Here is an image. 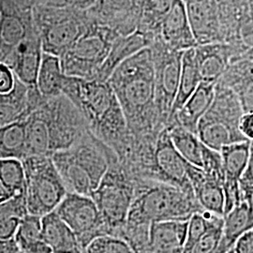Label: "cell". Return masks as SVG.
Instances as JSON below:
<instances>
[{
    "instance_id": "obj_1",
    "label": "cell",
    "mask_w": 253,
    "mask_h": 253,
    "mask_svg": "<svg viewBox=\"0 0 253 253\" xmlns=\"http://www.w3.org/2000/svg\"><path fill=\"white\" fill-rule=\"evenodd\" d=\"M107 83L122 109L128 134L135 139L157 138L164 127L155 105L151 48H145L119 64Z\"/></svg>"
},
{
    "instance_id": "obj_2",
    "label": "cell",
    "mask_w": 253,
    "mask_h": 253,
    "mask_svg": "<svg viewBox=\"0 0 253 253\" xmlns=\"http://www.w3.org/2000/svg\"><path fill=\"white\" fill-rule=\"evenodd\" d=\"M62 95L84 118L91 133L114 152L128 132L117 96L107 82L84 80L65 75Z\"/></svg>"
},
{
    "instance_id": "obj_3",
    "label": "cell",
    "mask_w": 253,
    "mask_h": 253,
    "mask_svg": "<svg viewBox=\"0 0 253 253\" xmlns=\"http://www.w3.org/2000/svg\"><path fill=\"white\" fill-rule=\"evenodd\" d=\"M89 131L84 118L65 96L44 100L26 119L27 157H51L76 145Z\"/></svg>"
},
{
    "instance_id": "obj_4",
    "label": "cell",
    "mask_w": 253,
    "mask_h": 253,
    "mask_svg": "<svg viewBox=\"0 0 253 253\" xmlns=\"http://www.w3.org/2000/svg\"><path fill=\"white\" fill-rule=\"evenodd\" d=\"M204 211L193 196L172 185L136 179L135 192L126 224L151 225L162 221H187L190 217Z\"/></svg>"
},
{
    "instance_id": "obj_5",
    "label": "cell",
    "mask_w": 253,
    "mask_h": 253,
    "mask_svg": "<svg viewBox=\"0 0 253 253\" xmlns=\"http://www.w3.org/2000/svg\"><path fill=\"white\" fill-rule=\"evenodd\" d=\"M115 156L89 131L76 145L51 157L68 191L90 197Z\"/></svg>"
},
{
    "instance_id": "obj_6",
    "label": "cell",
    "mask_w": 253,
    "mask_h": 253,
    "mask_svg": "<svg viewBox=\"0 0 253 253\" xmlns=\"http://www.w3.org/2000/svg\"><path fill=\"white\" fill-rule=\"evenodd\" d=\"M26 178L27 214L42 217L55 210L68 190L50 156L22 160Z\"/></svg>"
},
{
    "instance_id": "obj_7",
    "label": "cell",
    "mask_w": 253,
    "mask_h": 253,
    "mask_svg": "<svg viewBox=\"0 0 253 253\" xmlns=\"http://www.w3.org/2000/svg\"><path fill=\"white\" fill-rule=\"evenodd\" d=\"M135 184V178L121 166L115 156L98 188L90 196L112 235H116L126 223L134 198Z\"/></svg>"
},
{
    "instance_id": "obj_8",
    "label": "cell",
    "mask_w": 253,
    "mask_h": 253,
    "mask_svg": "<svg viewBox=\"0 0 253 253\" xmlns=\"http://www.w3.org/2000/svg\"><path fill=\"white\" fill-rule=\"evenodd\" d=\"M107 27L86 29L72 47L60 57L66 76L95 80L100 67L108 56L117 37Z\"/></svg>"
},
{
    "instance_id": "obj_9",
    "label": "cell",
    "mask_w": 253,
    "mask_h": 253,
    "mask_svg": "<svg viewBox=\"0 0 253 253\" xmlns=\"http://www.w3.org/2000/svg\"><path fill=\"white\" fill-rule=\"evenodd\" d=\"M221 42L231 51V64L253 60V0H217Z\"/></svg>"
},
{
    "instance_id": "obj_10",
    "label": "cell",
    "mask_w": 253,
    "mask_h": 253,
    "mask_svg": "<svg viewBox=\"0 0 253 253\" xmlns=\"http://www.w3.org/2000/svg\"><path fill=\"white\" fill-rule=\"evenodd\" d=\"M150 48L155 76V105L161 125L166 127L178 89L184 52L172 50L159 38L155 39Z\"/></svg>"
},
{
    "instance_id": "obj_11",
    "label": "cell",
    "mask_w": 253,
    "mask_h": 253,
    "mask_svg": "<svg viewBox=\"0 0 253 253\" xmlns=\"http://www.w3.org/2000/svg\"><path fill=\"white\" fill-rule=\"evenodd\" d=\"M54 212L73 230L83 252L95 238L112 235L96 204L88 196L68 191Z\"/></svg>"
},
{
    "instance_id": "obj_12",
    "label": "cell",
    "mask_w": 253,
    "mask_h": 253,
    "mask_svg": "<svg viewBox=\"0 0 253 253\" xmlns=\"http://www.w3.org/2000/svg\"><path fill=\"white\" fill-rule=\"evenodd\" d=\"M35 18L44 53L61 57L85 32L86 28L63 8L48 7Z\"/></svg>"
},
{
    "instance_id": "obj_13",
    "label": "cell",
    "mask_w": 253,
    "mask_h": 253,
    "mask_svg": "<svg viewBox=\"0 0 253 253\" xmlns=\"http://www.w3.org/2000/svg\"><path fill=\"white\" fill-rule=\"evenodd\" d=\"M186 163L172 145L167 128L164 127L156 140L149 180L172 185L194 197Z\"/></svg>"
},
{
    "instance_id": "obj_14",
    "label": "cell",
    "mask_w": 253,
    "mask_h": 253,
    "mask_svg": "<svg viewBox=\"0 0 253 253\" xmlns=\"http://www.w3.org/2000/svg\"><path fill=\"white\" fill-rule=\"evenodd\" d=\"M43 54L40 36L28 37L14 47L3 63L28 88H37V77Z\"/></svg>"
},
{
    "instance_id": "obj_15",
    "label": "cell",
    "mask_w": 253,
    "mask_h": 253,
    "mask_svg": "<svg viewBox=\"0 0 253 253\" xmlns=\"http://www.w3.org/2000/svg\"><path fill=\"white\" fill-rule=\"evenodd\" d=\"M197 44L221 42L217 0H183Z\"/></svg>"
},
{
    "instance_id": "obj_16",
    "label": "cell",
    "mask_w": 253,
    "mask_h": 253,
    "mask_svg": "<svg viewBox=\"0 0 253 253\" xmlns=\"http://www.w3.org/2000/svg\"><path fill=\"white\" fill-rule=\"evenodd\" d=\"M100 21L118 36H126L137 30L141 15L142 0H99Z\"/></svg>"
},
{
    "instance_id": "obj_17",
    "label": "cell",
    "mask_w": 253,
    "mask_h": 253,
    "mask_svg": "<svg viewBox=\"0 0 253 253\" xmlns=\"http://www.w3.org/2000/svg\"><path fill=\"white\" fill-rule=\"evenodd\" d=\"M158 38L165 45L179 52L198 46L191 31L183 0H174L172 9L163 20Z\"/></svg>"
},
{
    "instance_id": "obj_18",
    "label": "cell",
    "mask_w": 253,
    "mask_h": 253,
    "mask_svg": "<svg viewBox=\"0 0 253 253\" xmlns=\"http://www.w3.org/2000/svg\"><path fill=\"white\" fill-rule=\"evenodd\" d=\"M187 174L194 198L206 212L224 217V193L222 184L210 177L200 167L186 163Z\"/></svg>"
},
{
    "instance_id": "obj_19",
    "label": "cell",
    "mask_w": 253,
    "mask_h": 253,
    "mask_svg": "<svg viewBox=\"0 0 253 253\" xmlns=\"http://www.w3.org/2000/svg\"><path fill=\"white\" fill-rule=\"evenodd\" d=\"M197 136L204 145L217 152L225 145L248 141L241 134L238 124L208 111L198 123Z\"/></svg>"
},
{
    "instance_id": "obj_20",
    "label": "cell",
    "mask_w": 253,
    "mask_h": 253,
    "mask_svg": "<svg viewBox=\"0 0 253 253\" xmlns=\"http://www.w3.org/2000/svg\"><path fill=\"white\" fill-rule=\"evenodd\" d=\"M215 85L216 84L201 83L180 110L171 118L167 126L175 124L197 135L198 123L207 114L214 99Z\"/></svg>"
},
{
    "instance_id": "obj_21",
    "label": "cell",
    "mask_w": 253,
    "mask_h": 253,
    "mask_svg": "<svg viewBox=\"0 0 253 253\" xmlns=\"http://www.w3.org/2000/svg\"><path fill=\"white\" fill-rule=\"evenodd\" d=\"M155 41L139 30L126 36H118L113 42L108 56L96 76L97 81L107 82L110 75L119 64L139 51L150 47Z\"/></svg>"
},
{
    "instance_id": "obj_22",
    "label": "cell",
    "mask_w": 253,
    "mask_h": 253,
    "mask_svg": "<svg viewBox=\"0 0 253 253\" xmlns=\"http://www.w3.org/2000/svg\"><path fill=\"white\" fill-rule=\"evenodd\" d=\"M202 83L217 84L231 64V51L223 42L208 43L194 48Z\"/></svg>"
},
{
    "instance_id": "obj_23",
    "label": "cell",
    "mask_w": 253,
    "mask_h": 253,
    "mask_svg": "<svg viewBox=\"0 0 253 253\" xmlns=\"http://www.w3.org/2000/svg\"><path fill=\"white\" fill-rule=\"evenodd\" d=\"M187 221L155 222L149 228V253H183Z\"/></svg>"
},
{
    "instance_id": "obj_24",
    "label": "cell",
    "mask_w": 253,
    "mask_h": 253,
    "mask_svg": "<svg viewBox=\"0 0 253 253\" xmlns=\"http://www.w3.org/2000/svg\"><path fill=\"white\" fill-rule=\"evenodd\" d=\"M42 235L52 253H83L77 236L54 211L42 217Z\"/></svg>"
},
{
    "instance_id": "obj_25",
    "label": "cell",
    "mask_w": 253,
    "mask_h": 253,
    "mask_svg": "<svg viewBox=\"0 0 253 253\" xmlns=\"http://www.w3.org/2000/svg\"><path fill=\"white\" fill-rule=\"evenodd\" d=\"M217 83L235 93L244 114L253 112V64L231 66Z\"/></svg>"
},
{
    "instance_id": "obj_26",
    "label": "cell",
    "mask_w": 253,
    "mask_h": 253,
    "mask_svg": "<svg viewBox=\"0 0 253 253\" xmlns=\"http://www.w3.org/2000/svg\"><path fill=\"white\" fill-rule=\"evenodd\" d=\"M253 228V208L247 202H242L223 217L222 237L216 253L230 252L237 239Z\"/></svg>"
},
{
    "instance_id": "obj_27",
    "label": "cell",
    "mask_w": 253,
    "mask_h": 253,
    "mask_svg": "<svg viewBox=\"0 0 253 253\" xmlns=\"http://www.w3.org/2000/svg\"><path fill=\"white\" fill-rule=\"evenodd\" d=\"M64 78L60 57L43 52L37 77L36 87L40 95L45 100L61 96Z\"/></svg>"
},
{
    "instance_id": "obj_28",
    "label": "cell",
    "mask_w": 253,
    "mask_h": 253,
    "mask_svg": "<svg viewBox=\"0 0 253 253\" xmlns=\"http://www.w3.org/2000/svg\"><path fill=\"white\" fill-rule=\"evenodd\" d=\"M201 83L202 82L198 66L195 59L194 48H192L185 51L182 54L179 84L176 97L172 105L170 120L180 110L181 107L185 104V102L193 94V92L197 89Z\"/></svg>"
},
{
    "instance_id": "obj_29",
    "label": "cell",
    "mask_w": 253,
    "mask_h": 253,
    "mask_svg": "<svg viewBox=\"0 0 253 253\" xmlns=\"http://www.w3.org/2000/svg\"><path fill=\"white\" fill-rule=\"evenodd\" d=\"M14 239L22 253H52L42 238L41 217L27 214L22 217Z\"/></svg>"
},
{
    "instance_id": "obj_30",
    "label": "cell",
    "mask_w": 253,
    "mask_h": 253,
    "mask_svg": "<svg viewBox=\"0 0 253 253\" xmlns=\"http://www.w3.org/2000/svg\"><path fill=\"white\" fill-rule=\"evenodd\" d=\"M27 157L26 120L0 127V160L22 161Z\"/></svg>"
},
{
    "instance_id": "obj_31",
    "label": "cell",
    "mask_w": 253,
    "mask_h": 253,
    "mask_svg": "<svg viewBox=\"0 0 253 253\" xmlns=\"http://www.w3.org/2000/svg\"><path fill=\"white\" fill-rule=\"evenodd\" d=\"M173 2L174 0H142L137 30L154 40L158 38L163 20L172 9Z\"/></svg>"
},
{
    "instance_id": "obj_32",
    "label": "cell",
    "mask_w": 253,
    "mask_h": 253,
    "mask_svg": "<svg viewBox=\"0 0 253 253\" xmlns=\"http://www.w3.org/2000/svg\"><path fill=\"white\" fill-rule=\"evenodd\" d=\"M166 128L172 145L181 157L186 162L201 168L203 143L200 141L199 137L175 124L167 126Z\"/></svg>"
},
{
    "instance_id": "obj_33",
    "label": "cell",
    "mask_w": 253,
    "mask_h": 253,
    "mask_svg": "<svg viewBox=\"0 0 253 253\" xmlns=\"http://www.w3.org/2000/svg\"><path fill=\"white\" fill-rule=\"evenodd\" d=\"M251 141H244L225 145L219 151L224 171V179L239 181L244 172L249 155Z\"/></svg>"
},
{
    "instance_id": "obj_34",
    "label": "cell",
    "mask_w": 253,
    "mask_h": 253,
    "mask_svg": "<svg viewBox=\"0 0 253 253\" xmlns=\"http://www.w3.org/2000/svg\"><path fill=\"white\" fill-rule=\"evenodd\" d=\"M0 183L13 197H25L26 178L22 161L0 160Z\"/></svg>"
},
{
    "instance_id": "obj_35",
    "label": "cell",
    "mask_w": 253,
    "mask_h": 253,
    "mask_svg": "<svg viewBox=\"0 0 253 253\" xmlns=\"http://www.w3.org/2000/svg\"><path fill=\"white\" fill-rule=\"evenodd\" d=\"M27 36L24 22L13 14H2L0 19V42L11 50Z\"/></svg>"
},
{
    "instance_id": "obj_36",
    "label": "cell",
    "mask_w": 253,
    "mask_h": 253,
    "mask_svg": "<svg viewBox=\"0 0 253 253\" xmlns=\"http://www.w3.org/2000/svg\"><path fill=\"white\" fill-rule=\"evenodd\" d=\"M223 217L214 216L208 231L185 253H216L222 237Z\"/></svg>"
},
{
    "instance_id": "obj_37",
    "label": "cell",
    "mask_w": 253,
    "mask_h": 253,
    "mask_svg": "<svg viewBox=\"0 0 253 253\" xmlns=\"http://www.w3.org/2000/svg\"><path fill=\"white\" fill-rule=\"evenodd\" d=\"M83 253H134L122 238L116 235H105L92 240Z\"/></svg>"
},
{
    "instance_id": "obj_38",
    "label": "cell",
    "mask_w": 253,
    "mask_h": 253,
    "mask_svg": "<svg viewBox=\"0 0 253 253\" xmlns=\"http://www.w3.org/2000/svg\"><path fill=\"white\" fill-rule=\"evenodd\" d=\"M201 169L210 177L223 184L224 171L220 153L203 144L202 147V166Z\"/></svg>"
},
{
    "instance_id": "obj_39",
    "label": "cell",
    "mask_w": 253,
    "mask_h": 253,
    "mask_svg": "<svg viewBox=\"0 0 253 253\" xmlns=\"http://www.w3.org/2000/svg\"><path fill=\"white\" fill-rule=\"evenodd\" d=\"M239 189L242 202H251L253 197V141L250 145V155L244 172L239 180Z\"/></svg>"
},
{
    "instance_id": "obj_40",
    "label": "cell",
    "mask_w": 253,
    "mask_h": 253,
    "mask_svg": "<svg viewBox=\"0 0 253 253\" xmlns=\"http://www.w3.org/2000/svg\"><path fill=\"white\" fill-rule=\"evenodd\" d=\"M27 215L26 197H12L0 204V218L18 217Z\"/></svg>"
},
{
    "instance_id": "obj_41",
    "label": "cell",
    "mask_w": 253,
    "mask_h": 253,
    "mask_svg": "<svg viewBox=\"0 0 253 253\" xmlns=\"http://www.w3.org/2000/svg\"><path fill=\"white\" fill-rule=\"evenodd\" d=\"M99 0H48V7L85 10L94 8Z\"/></svg>"
},
{
    "instance_id": "obj_42",
    "label": "cell",
    "mask_w": 253,
    "mask_h": 253,
    "mask_svg": "<svg viewBox=\"0 0 253 253\" xmlns=\"http://www.w3.org/2000/svg\"><path fill=\"white\" fill-rule=\"evenodd\" d=\"M16 85V78L6 64L0 62V96L11 93Z\"/></svg>"
},
{
    "instance_id": "obj_43",
    "label": "cell",
    "mask_w": 253,
    "mask_h": 253,
    "mask_svg": "<svg viewBox=\"0 0 253 253\" xmlns=\"http://www.w3.org/2000/svg\"><path fill=\"white\" fill-rule=\"evenodd\" d=\"M20 219L18 217H6L0 218V241H7L13 239Z\"/></svg>"
},
{
    "instance_id": "obj_44",
    "label": "cell",
    "mask_w": 253,
    "mask_h": 253,
    "mask_svg": "<svg viewBox=\"0 0 253 253\" xmlns=\"http://www.w3.org/2000/svg\"><path fill=\"white\" fill-rule=\"evenodd\" d=\"M232 251L234 253H253V228L237 239Z\"/></svg>"
},
{
    "instance_id": "obj_45",
    "label": "cell",
    "mask_w": 253,
    "mask_h": 253,
    "mask_svg": "<svg viewBox=\"0 0 253 253\" xmlns=\"http://www.w3.org/2000/svg\"><path fill=\"white\" fill-rule=\"evenodd\" d=\"M238 128L248 141H253V112L243 114L239 120Z\"/></svg>"
},
{
    "instance_id": "obj_46",
    "label": "cell",
    "mask_w": 253,
    "mask_h": 253,
    "mask_svg": "<svg viewBox=\"0 0 253 253\" xmlns=\"http://www.w3.org/2000/svg\"><path fill=\"white\" fill-rule=\"evenodd\" d=\"M0 253H24L19 249L15 242V239H10L7 241H0Z\"/></svg>"
},
{
    "instance_id": "obj_47",
    "label": "cell",
    "mask_w": 253,
    "mask_h": 253,
    "mask_svg": "<svg viewBox=\"0 0 253 253\" xmlns=\"http://www.w3.org/2000/svg\"><path fill=\"white\" fill-rule=\"evenodd\" d=\"M13 196L9 193L8 190H6L3 186H2V184L0 183V204H2V203H4V202H6V201H8V200L10 199V198H12Z\"/></svg>"
},
{
    "instance_id": "obj_48",
    "label": "cell",
    "mask_w": 253,
    "mask_h": 253,
    "mask_svg": "<svg viewBox=\"0 0 253 253\" xmlns=\"http://www.w3.org/2000/svg\"><path fill=\"white\" fill-rule=\"evenodd\" d=\"M249 205H250V206H251V207H252V208H253V199L251 200V202H250V203H249Z\"/></svg>"
},
{
    "instance_id": "obj_49",
    "label": "cell",
    "mask_w": 253,
    "mask_h": 253,
    "mask_svg": "<svg viewBox=\"0 0 253 253\" xmlns=\"http://www.w3.org/2000/svg\"><path fill=\"white\" fill-rule=\"evenodd\" d=\"M0 19H1V10H0Z\"/></svg>"
}]
</instances>
